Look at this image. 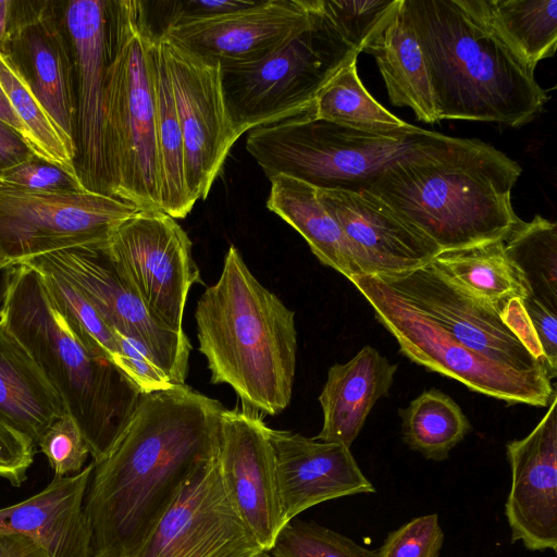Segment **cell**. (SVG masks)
I'll return each mask as SVG.
<instances>
[{"mask_svg":"<svg viewBox=\"0 0 557 557\" xmlns=\"http://www.w3.org/2000/svg\"><path fill=\"white\" fill-rule=\"evenodd\" d=\"M442 120L519 127L548 100L534 70L470 7L468 0H404Z\"/></svg>","mask_w":557,"mask_h":557,"instance_id":"3","label":"cell"},{"mask_svg":"<svg viewBox=\"0 0 557 557\" xmlns=\"http://www.w3.org/2000/svg\"><path fill=\"white\" fill-rule=\"evenodd\" d=\"M317 0H265L233 12L168 25L164 34L221 66L259 61L311 22Z\"/></svg>","mask_w":557,"mask_h":557,"instance_id":"17","label":"cell"},{"mask_svg":"<svg viewBox=\"0 0 557 557\" xmlns=\"http://www.w3.org/2000/svg\"><path fill=\"white\" fill-rule=\"evenodd\" d=\"M267 434L274 451L278 497L286 523L323 502L375 492L344 444L269 426Z\"/></svg>","mask_w":557,"mask_h":557,"instance_id":"21","label":"cell"},{"mask_svg":"<svg viewBox=\"0 0 557 557\" xmlns=\"http://www.w3.org/2000/svg\"><path fill=\"white\" fill-rule=\"evenodd\" d=\"M199 351L211 383L228 384L243 406L275 416L290 403L296 370L295 312L250 272L238 249L195 310Z\"/></svg>","mask_w":557,"mask_h":557,"instance_id":"4","label":"cell"},{"mask_svg":"<svg viewBox=\"0 0 557 557\" xmlns=\"http://www.w3.org/2000/svg\"><path fill=\"white\" fill-rule=\"evenodd\" d=\"M18 15V2L0 0V51L7 53L11 34Z\"/></svg>","mask_w":557,"mask_h":557,"instance_id":"47","label":"cell"},{"mask_svg":"<svg viewBox=\"0 0 557 557\" xmlns=\"http://www.w3.org/2000/svg\"><path fill=\"white\" fill-rule=\"evenodd\" d=\"M65 412L40 367L0 319V420L37 445Z\"/></svg>","mask_w":557,"mask_h":557,"instance_id":"25","label":"cell"},{"mask_svg":"<svg viewBox=\"0 0 557 557\" xmlns=\"http://www.w3.org/2000/svg\"><path fill=\"white\" fill-rule=\"evenodd\" d=\"M16 267L0 268V319Z\"/></svg>","mask_w":557,"mask_h":557,"instance_id":"49","label":"cell"},{"mask_svg":"<svg viewBox=\"0 0 557 557\" xmlns=\"http://www.w3.org/2000/svg\"><path fill=\"white\" fill-rule=\"evenodd\" d=\"M267 425L245 406L222 413L218 462L238 515L269 552L286 524L277 490L275 457Z\"/></svg>","mask_w":557,"mask_h":557,"instance_id":"16","label":"cell"},{"mask_svg":"<svg viewBox=\"0 0 557 557\" xmlns=\"http://www.w3.org/2000/svg\"><path fill=\"white\" fill-rule=\"evenodd\" d=\"M431 264L469 295L499 311L508 301L529 296L521 275L504 252L503 239L441 251Z\"/></svg>","mask_w":557,"mask_h":557,"instance_id":"28","label":"cell"},{"mask_svg":"<svg viewBox=\"0 0 557 557\" xmlns=\"http://www.w3.org/2000/svg\"><path fill=\"white\" fill-rule=\"evenodd\" d=\"M314 116L376 134L404 132L413 126L392 114L369 94L359 78L357 59L343 66L320 91Z\"/></svg>","mask_w":557,"mask_h":557,"instance_id":"34","label":"cell"},{"mask_svg":"<svg viewBox=\"0 0 557 557\" xmlns=\"http://www.w3.org/2000/svg\"><path fill=\"white\" fill-rule=\"evenodd\" d=\"M0 183L35 191L87 189L78 176L37 157L1 171Z\"/></svg>","mask_w":557,"mask_h":557,"instance_id":"40","label":"cell"},{"mask_svg":"<svg viewBox=\"0 0 557 557\" xmlns=\"http://www.w3.org/2000/svg\"><path fill=\"white\" fill-rule=\"evenodd\" d=\"M33 441L0 420V478L21 486L35 455Z\"/></svg>","mask_w":557,"mask_h":557,"instance_id":"42","label":"cell"},{"mask_svg":"<svg viewBox=\"0 0 557 557\" xmlns=\"http://www.w3.org/2000/svg\"><path fill=\"white\" fill-rule=\"evenodd\" d=\"M362 52L374 57L389 101L410 108L425 123H438L426 63L404 0Z\"/></svg>","mask_w":557,"mask_h":557,"instance_id":"26","label":"cell"},{"mask_svg":"<svg viewBox=\"0 0 557 557\" xmlns=\"http://www.w3.org/2000/svg\"><path fill=\"white\" fill-rule=\"evenodd\" d=\"M521 172L490 144L432 131L391 162L367 190L445 251L509 234L520 221L511 190Z\"/></svg>","mask_w":557,"mask_h":557,"instance_id":"2","label":"cell"},{"mask_svg":"<svg viewBox=\"0 0 557 557\" xmlns=\"http://www.w3.org/2000/svg\"><path fill=\"white\" fill-rule=\"evenodd\" d=\"M158 42L174 92L184 143L185 181L195 205L208 197L238 138L224 101L221 65L164 34L158 35Z\"/></svg>","mask_w":557,"mask_h":557,"instance_id":"12","label":"cell"},{"mask_svg":"<svg viewBox=\"0 0 557 557\" xmlns=\"http://www.w3.org/2000/svg\"><path fill=\"white\" fill-rule=\"evenodd\" d=\"M114 333L120 348L117 368L139 388L141 394L163 391L175 385L138 343L120 333Z\"/></svg>","mask_w":557,"mask_h":557,"instance_id":"41","label":"cell"},{"mask_svg":"<svg viewBox=\"0 0 557 557\" xmlns=\"http://www.w3.org/2000/svg\"><path fill=\"white\" fill-rule=\"evenodd\" d=\"M522 304L549 369L550 377L555 379L557 376V311L531 296L522 299Z\"/></svg>","mask_w":557,"mask_h":557,"instance_id":"43","label":"cell"},{"mask_svg":"<svg viewBox=\"0 0 557 557\" xmlns=\"http://www.w3.org/2000/svg\"><path fill=\"white\" fill-rule=\"evenodd\" d=\"M1 320L60 395L92 461L106 458L132 419L139 388L76 336L51 302L41 274L27 264L14 271Z\"/></svg>","mask_w":557,"mask_h":557,"instance_id":"5","label":"cell"},{"mask_svg":"<svg viewBox=\"0 0 557 557\" xmlns=\"http://www.w3.org/2000/svg\"><path fill=\"white\" fill-rule=\"evenodd\" d=\"M106 247H75L37 257L64 275L113 332L138 343L175 385L185 384L191 344L160 324L127 286Z\"/></svg>","mask_w":557,"mask_h":557,"instance_id":"13","label":"cell"},{"mask_svg":"<svg viewBox=\"0 0 557 557\" xmlns=\"http://www.w3.org/2000/svg\"><path fill=\"white\" fill-rule=\"evenodd\" d=\"M260 557H272L269 552H265L263 555H261Z\"/></svg>","mask_w":557,"mask_h":557,"instance_id":"50","label":"cell"},{"mask_svg":"<svg viewBox=\"0 0 557 557\" xmlns=\"http://www.w3.org/2000/svg\"><path fill=\"white\" fill-rule=\"evenodd\" d=\"M348 280L411 361L509 405L548 407L557 394L547 374L518 371L468 348L380 276L361 274Z\"/></svg>","mask_w":557,"mask_h":557,"instance_id":"9","label":"cell"},{"mask_svg":"<svg viewBox=\"0 0 557 557\" xmlns=\"http://www.w3.org/2000/svg\"><path fill=\"white\" fill-rule=\"evenodd\" d=\"M8 55L28 79L55 123L74 139L75 71L63 17L50 1H20Z\"/></svg>","mask_w":557,"mask_h":557,"instance_id":"22","label":"cell"},{"mask_svg":"<svg viewBox=\"0 0 557 557\" xmlns=\"http://www.w3.org/2000/svg\"><path fill=\"white\" fill-rule=\"evenodd\" d=\"M397 364L364 346L345 363L333 364L319 396L323 424L318 441L349 447L376 401L388 395Z\"/></svg>","mask_w":557,"mask_h":557,"instance_id":"24","label":"cell"},{"mask_svg":"<svg viewBox=\"0 0 557 557\" xmlns=\"http://www.w3.org/2000/svg\"><path fill=\"white\" fill-rule=\"evenodd\" d=\"M398 0H321V8L359 53L381 29Z\"/></svg>","mask_w":557,"mask_h":557,"instance_id":"37","label":"cell"},{"mask_svg":"<svg viewBox=\"0 0 557 557\" xmlns=\"http://www.w3.org/2000/svg\"><path fill=\"white\" fill-rule=\"evenodd\" d=\"M0 89L21 122L25 132V140L33 153L37 158L78 176L75 168L74 139L55 123L11 57L1 51Z\"/></svg>","mask_w":557,"mask_h":557,"instance_id":"31","label":"cell"},{"mask_svg":"<svg viewBox=\"0 0 557 557\" xmlns=\"http://www.w3.org/2000/svg\"><path fill=\"white\" fill-rule=\"evenodd\" d=\"M140 209L92 191H35L0 183V268L75 247H106Z\"/></svg>","mask_w":557,"mask_h":557,"instance_id":"10","label":"cell"},{"mask_svg":"<svg viewBox=\"0 0 557 557\" xmlns=\"http://www.w3.org/2000/svg\"><path fill=\"white\" fill-rule=\"evenodd\" d=\"M270 182L268 209L295 228L324 265L347 278L359 275L345 235L320 201L317 188L286 175Z\"/></svg>","mask_w":557,"mask_h":557,"instance_id":"27","label":"cell"},{"mask_svg":"<svg viewBox=\"0 0 557 557\" xmlns=\"http://www.w3.org/2000/svg\"><path fill=\"white\" fill-rule=\"evenodd\" d=\"M0 122L8 125L14 132H16L25 140L24 128L15 116L12 108L10 107L4 94L0 89ZM26 141V140H25Z\"/></svg>","mask_w":557,"mask_h":557,"instance_id":"48","label":"cell"},{"mask_svg":"<svg viewBox=\"0 0 557 557\" xmlns=\"http://www.w3.org/2000/svg\"><path fill=\"white\" fill-rule=\"evenodd\" d=\"M191 247L174 218L162 210H139L120 225L104 249L150 314L182 332L188 292L201 282Z\"/></svg>","mask_w":557,"mask_h":557,"instance_id":"11","label":"cell"},{"mask_svg":"<svg viewBox=\"0 0 557 557\" xmlns=\"http://www.w3.org/2000/svg\"><path fill=\"white\" fill-rule=\"evenodd\" d=\"M401 435L412 450L433 461L448 458L450 450L471 431L461 408L440 389H429L399 410Z\"/></svg>","mask_w":557,"mask_h":557,"instance_id":"32","label":"cell"},{"mask_svg":"<svg viewBox=\"0 0 557 557\" xmlns=\"http://www.w3.org/2000/svg\"><path fill=\"white\" fill-rule=\"evenodd\" d=\"M444 532L437 513L417 517L392 531L377 549L379 557H438Z\"/></svg>","mask_w":557,"mask_h":557,"instance_id":"39","label":"cell"},{"mask_svg":"<svg viewBox=\"0 0 557 557\" xmlns=\"http://www.w3.org/2000/svg\"><path fill=\"white\" fill-rule=\"evenodd\" d=\"M377 276L468 348L503 366L549 377L546 366L525 347L497 308L469 295L431 262L404 273Z\"/></svg>","mask_w":557,"mask_h":557,"instance_id":"15","label":"cell"},{"mask_svg":"<svg viewBox=\"0 0 557 557\" xmlns=\"http://www.w3.org/2000/svg\"><path fill=\"white\" fill-rule=\"evenodd\" d=\"M272 557H379L351 539L314 521L289 520L277 534Z\"/></svg>","mask_w":557,"mask_h":557,"instance_id":"36","label":"cell"},{"mask_svg":"<svg viewBox=\"0 0 557 557\" xmlns=\"http://www.w3.org/2000/svg\"><path fill=\"white\" fill-rule=\"evenodd\" d=\"M223 405L186 384L143 394L94 467L83 510L91 557H133L184 485L218 457Z\"/></svg>","mask_w":557,"mask_h":557,"instance_id":"1","label":"cell"},{"mask_svg":"<svg viewBox=\"0 0 557 557\" xmlns=\"http://www.w3.org/2000/svg\"><path fill=\"white\" fill-rule=\"evenodd\" d=\"M265 552L231 502L216 457L184 485L133 557H260Z\"/></svg>","mask_w":557,"mask_h":557,"instance_id":"14","label":"cell"},{"mask_svg":"<svg viewBox=\"0 0 557 557\" xmlns=\"http://www.w3.org/2000/svg\"><path fill=\"white\" fill-rule=\"evenodd\" d=\"M0 557H50L37 542L17 533H0Z\"/></svg>","mask_w":557,"mask_h":557,"instance_id":"46","label":"cell"},{"mask_svg":"<svg viewBox=\"0 0 557 557\" xmlns=\"http://www.w3.org/2000/svg\"><path fill=\"white\" fill-rule=\"evenodd\" d=\"M23 264L36 269L41 274L51 302L76 336L117 367L120 348L115 333L85 296L64 275L39 258Z\"/></svg>","mask_w":557,"mask_h":557,"instance_id":"35","label":"cell"},{"mask_svg":"<svg viewBox=\"0 0 557 557\" xmlns=\"http://www.w3.org/2000/svg\"><path fill=\"white\" fill-rule=\"evenodd\" d=\"M470 7L531 69L554 55L557 0H468Z\"/></svg>","mask_w":557,"mask_h":557,"instance_id":"30","label":"cell"},{"mask_svg":"<svg viewBox=\"0 0 557 557\" xmlns=\"http://www.w3.org/2000/svg\"><path fill=\"white\" fill-rule=\"evenodd\" d=\"M358 55L317 0L310 24L280 49L259 61L221 66L235 135L308 112L327 82Z\"/></svg>","mask_w":557,"mask_h":557,"instance_id":"8","label":"cell"},{"mask_svg":"<svg viewBox=\"0 0 557 557\" xmlns=\"http://www.w3.org/2000/svg\"><path fill=\"white\" fill-rule=\"evenodd\" d=\"M557 394L536 426L506 444L511 484L505 516L511 543L557 552Z\"/></svg>","mask_w":557,"mask_h":557,"instance_id":"20","label":"cell"},{"mask_svg":"<svg viewBox=\"0 0 557 557\" xmlns=\"http://www.w3.org/2000/svg\"><path fill=\"white\" fill-rule=\"evenodd\" d=\"M338 223L359 275L397 274L429 264L442 250L367 189H320Z\"/></svg>","mask_w":557,"mask_h":557,"instance_id":"19","label":"cell"},{"mask_svg":"<svg viewBox=\"0 0 557 557\" xmlns=\"http://www.w3.org/2000/svg\"><path fill=\"white\" fill-rule=\"evenodd\" d=\"M37 445L47 457L55 476L79 473L90 455L77 423L67 412L46 430Z\"/></svg>","mask_w":557,"mask_h":557,"instance_id":"38","label":"cell"},{"mask_svg":"<svg viewBox=\"0 0 557 557\" xmlns=\"http://www.w3.org/2000/svg\"><path fill=\"white\" fill-rule=\"evenodd\" d=\"M151 71L156 102V139L160 169V207L176 219L193 209L184 170V143L174 92L158 36L151 51Z\"/></svg>","mask_w":557,"mask_h":557,"instance_id":"29","label":"cell"},{"mask_svg":"<svg viewBox=\"0 0 557 557\" xmlns=\"http://www.w3.org/2000/svg\"><path fill=\"white\" fill-rule=\"evenodd\" d=\"M107 5L103 0L67 1L62 17L75 71V168L87 189L109 195L102 144Z\"/></svg>","mask_w":557,"mask_h":557,"instance_id":"18","label":"cell"},{"mask_svg":"<svg viewBox=\"0 0 557 557\" xmlns=\"http://www.w3.org/2000/svg\"><path fill=\"white\" fill-rule=\"evenodd\" d=\"M156 37L144 1H108L102 103L108 191L140 210H161L151 71Z\"/></svg>","mask_w":557,"mask_h":557,"instance_id":"6","label":"cell"},{"mask_svg":"<svg viewBox=\"0 0 557 557\" xmlns=\"http://www.w3.org/2000/svg\"><path fill=\"white\" fill-rule=\"evenodd\" d=\"M506 257L521 275L529 296L557 311V225L542 215L520 220L503 239Z\"/></svg>","mask_w":557,"mask_h":557,"instance_id":"33","label":"cell"},{"mask_svg":"<svg viewBox=\"0 0 557 557\" xmlns=\"http://www.w3.org/2000/svg\"><path fill=\"white\" fill-rule=\"evenodd\" d=\"M252 0H180L164 1V24L160 30L174 23L198 20L233 12L253 4ZM159 34V35H160Z\"/></svg>","mask_w":557,"mask_h":557,"instance_id":"44","label":"cell"},{"mask_svg":"<svg viewBox=\"0 0 557 557\" xmlns=\"http://www.w3.org/2000/svg\"><path fill=\"white\" fill-rule=\"evenodd\" d=\"M432 131L376 134L306 113L248 132L246 149L270 180L286 175L320 189H368L394 160Z\"/></svg>","mask_w":557,"mask_h":557,"instance_id":"7","label":"cell"},{"mask_svg":"<svg viewBox=\"0 0 557 557\" xmlns=\"http://www.w3.org/2000/svg\"><path fill=\"white\" fill-rule=\"evenodd\" d=\"M36 157L27 143L0 122V172Z\"/></svg>","mask_w":557,"mask_h":557,"instance_id":"45","label":"cell"},{"mask_svg":"<svg viewBox=\"0 0 557 557\" xmlns=\"http://www.w3.org/2000/svg\"><path fill=\"white\" fill-rule=\"evenodd\" d=\"M92 467L91 461L75 475H54L39 493L1 508L0 533L26 535L50 557H91L83 504Z\"/></svg>","mask_w":557,"mask_h":557,"instance_id":"23","label":"cell"}]
</instances>
